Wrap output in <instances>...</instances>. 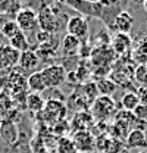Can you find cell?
<instances>
[{
  "label": "cell",
  "instance_id": "obj_29",
  "mask_svg": "<svg viewBox=\"0 0 147 153\" xmlns=\"http://www.w3.org/2000/svg\"><path fill=\"white\" fill-rule=\"evenodd\" d=\"M0 3H1V0H0Z\"/></svg>",
  "mask_w": 147,
  "mask_h": 153
},
{
  "label": "cell",
  "instance_id": "obj_30",
  "mask_svg": "<svg viewBox=\"0 0 147 153\" xmlns=\"http://www.w3.org/2000/svg\"><path fill=\"white\" fill-rule=\"evenodd\" d=\"M0 124H1V121H0Z\"/></svg>",
  "mask_w": 147,
  "mask_h": 153
},
{
  "label": "cell",
  "instance_id": "obj_8",
  "mask_svg": "<svg viewBox=\"0 0 147 153\" xmlns=\"http://www.w3.org/2000/svg\"><path fill=\"white\" fill-rule=\"evenodd\" d=\"M44 115L47 116V119H55V121H60L66 116V106L63 105V102L60 100H47L46 102V106L43 109Z\"/></svg>",
  "mask_w": 147,
  "mask_h": 153
},
{
  "label": "cell",
  "instance_id": "obj_20",
  "mask_svg": "<svg viewBox=\"0 0 147 153\" xmlns=\"http://www.w3.org/2000/svg\"><path fill=\"white\" fill-rule=\"evenodd\" d=\"M57 153H78L72 137H60L57 141Z\"/></svg>",
  "mask_w": 147,
  "mask_h": 153
},
{
  "label": "cell",
  "instance_id": "obj_24",
  "mask_svg": "<svg viewBox=\"0 0 147 153\" xmlns=\"http://www.w3.org/2000/svg\"><path fill=\"white\" fill-rule=\"evenodd\" d=\"M50 40H52V34H49V33H46V31H40V33H37V41H38V43L47 44Z\"/></svg>",
  "mask_w": 147,
  "mask_h": 153
},
{
  "label": "cell",
  "instance_id": "obj_2",
  "mask_svg": "<svg viewBox=\"0 0 147 153\" xmlns=\"http://www.w3.org/2000/svg\"><path fill=\"white\" fill-rule=\"evenodd\" d=\"M43 78L46 81V85L47 88H57L60 87L65 81H66V76L68 72L66 69L62 66V65H50V66H46L43 71Z\"/></svg>",
  "mask_w": 147,
  "mask_h": 153
},
{
  "label": "cell",
  "instance_id": "obj_27",
  "mask_svg": "<svg viewBox=\"0 0 147 153\" xmlns=\"http://www.w3.org/2000/svg\"><path fill=\"white\" fill-rule=\"evenodd\" d=\"M56 3H62V4H63V3H68V1H69V0H55Z\"/></svg>",
  "mask_w": 147,
  "mask_h": 153
},
{
  "label": "cell",
  "instance_id": "obj_26",
  "mask_svg": "<svg viewBox=\"0 0 147 153\" xmlns=\"http://www.w3.org/2000/svg\"><path fill=\"white\" fill-rule=\"evenodd\" d=\"M85 3H88V4H97V3H100V0H84Z\"/></svg>",
  "mask_w": 147,
  "mask_h": 153
},
{
  "label": "cell",
  "instance_id": "obj_28",
  "mask_svg": "<svg viewBox=\"0 0 147 153\" xmlns=\"http://www.w3.org/2000/svg\"><path fill=\"white\" fill-rule=\"evenodd\" d=\"M138 153H147V149H146V150H140Z\"/></svg>",
  "mask_w": 147,
  "mask_h": 153
},
{
  "label": "cell",
  "instance_id": "obj_21",
  "mask_svg": "<svg viewBox=\"0 0 147 153\" xmlns=\"http://www.w3.org/2000/svg\"><path fill=\"white\" fill-rule=\"evenodd\" d=\"M19 31V27H18V24L15 22V21H6L4 24H3V27H1V36L3 37H6L7 40H10L12 37H15L16 34H18Z\"/></svg>",
  "mask_w": 147,
  "mask_h": 153
},
{
  "label": "cell",
  "instance_id": "obj_1",
  "mask_svg": "<svg viewBox=\"0 0 147 153\" xmlns=\"http://www.w3.org/2000/svg\"><path fill=\"white\" fill-rule=\"evenodd\" d=\"M115 114V100L110 96H99L91 103V116L99 122L110 119Z\"/></svg>",
  "mask_w": 147,
  "mask_h": 153
},
{
  "label": "cell",
  "instance_id": "obj_23",
  "mask_svg": "<svg viewBox=\"0 0 147 153\" xmlns=\"http://www.w3.org/2000/svg\"><path fill=\"white\" fill-rule=\"evenodd\" d=\"M132 115H134L138 121H141V122H147V103L141 102V103L134 109Z\"/></svg>",
  "mask_w": 147,
  "mask_h": 153
},
{
  "label": "cell",
  "instance_id": "obj_25",
  "mask_svg": "<svg viewBox=\"0 0 147 153\" xmlns=\"http://www.w3.org/2000/svg\"><path fill=\"white\" fill-rule=\"evenodd\" d=\"M100 3L103 4V6H112V4H116L118 3V0H100Z\"/></svg>",
  "mask_w": 147,
  "mask_h": 153
},
{
  "label": "cell",
  "instance_id": "obj_14",
  "mask_svg": "<svg viewBox=\"0 0 147 153\" xmlns=\"http://www.w3.org/2000/svg\"><path fill=\"white\" fill-rule=\"evenodd\" d=\"M18 65L22 69H25V71H34V69H37V66L40 65V56L37 55L36 52L28 49V50L21 53Z\"/></svg>",
  "mask_w": 147,
  "mask_h": 153
},
{
  "label": "cell",
  "instance_id": "obj_22",
  "mask_svg": "<svg viewBox=\"0 0 147 153\" xmlns=\"http://www.w3.org/2000/svg\"><path fill=\"white\" fill-rule=\"evenodd\" d=\"M134 78L138 84L146 85L147 84V63H141L134 69Z\"/></svg>",
  "mask_w": 147,
  "mask_h": 153
},
{
  "label": "cell",
  "instance_id": "obj_6",
  "mask_svg": "<svg viewBox=\"0 0 147 153\" xmlns=\"http://www.w3.org/2000/svg\"><path fill=\"white\" fill-rule=\"evenodd\" d=\"M19 53L9 44H0V69H12L19 63Z\"/></svg>",
  "mask_w": 147,
  "mask_h": 153
},
{
  "label": "cell",
  "instance_id": "obj_3",
  "mask_svg": "<svg viewBox=\"0 0 147 153\" xmlns=\"http://www.w3.org/2000/svg\"><path fill=\"white\" fill-rule=\"evenodd\" d=\"M66 31H68V34L76 37L78 40H81V41H84L90 36V24H88V21L84 18V16L75 15V16H71V18L68 19V22H66Z\"/></svg>",
  "mask_w": 147,
  "mask_h": 153
},
{
  "label": "cell",
  "instance_id": "obj_11",
  "mask_svg": "<svg viewBox=\"0 0 147 153\" xmlns=\"http://www.w3.org/2000/svg\"><path fill=\"white\" fill-rule=\"evenodd\" d=\"M134 22H135V19L128 10H122L115 16V28L118 30V33L129 34V31L134 27Z\"/></svg>",
  "mask_w": 147,
  "mask_h": 153
},
{
  "label": "cell",
  "instance_id": "obj_12",
  "mask_svg": "<svg viewBox=\"0 0 147 153\" xmlns=\"http://www.w3.org/2000/svg\"><path fill=\"white\" fill-rule=\"evenodd\" d=\"M125 144H127V149H141V147H147L146 131H143V130H131V131L127 134Z\"/></svg>",
  "mask_w": 147,
  "mask_h": 153
},
{
  "label": "cell",
  "instance_id": "obj_16",
  "mask_svg": "<svg viewBox=\"0 0 147 153\" xmlns=\"http://www.w3.org/2000/svg\"><path fill=\"white\" fill-rule=\"evenodd\" d=\"M25 103H27V108L31 112H34V114L43 112V109L46 106L44 97L41 94H38V93H30V94L27 96V99H25Z\"/></svg>",
  "mask_w": 147,
  "mask_h": 153
},
{
  "label": "cell",
  "instance_id": "obj_9",
  "mask_svg": "<svg viewBox=\"0 0 147 153\" xmlns=\"http://www.w3.org/2000/svg\"><path fill=\"white\" fill-rule=\"evenodd\" d=\"M18 127L10 119H3L0 124V137L6 144H15L18 140Z\"/></svg>",
  "mask_w": 147,
  "mask_h": 153
},
{
  "label": "cell",
  "instance_id": "obj_5",
  "mask_svg": "<svg viewBox=\"0 0 147 153\" xmlns=\"http://www.w3.org/2000/svg\"><path fill=\"white\" fill-rule=\"evenodd\" d=\"M15 22L18 24L19 30L22 33L33 31L38 25V22H37V12L33 10V9H30V7L19 9L16 12V16H15Z\"/></svg>",
  "mask_w": 147,
  "mask_h": 153
},
{
  "label": "cell",
  "instance_id": "obj_13",
  "mask_svg": "<svg viewBox=\"0 0 147 153\" xmlns=\"http://www.w3.org/2000/svg\"><path fill=\"white\" fill-rule=\"evenodd\" d=\"M27 87L30 88V93H38V94H43L47 90L41 71H36L27 78Z\"/></svg>",
  "mask_w": 147,
  "mask_h": 153
},
{
  "label": "cell",
  "instance_id": "obj_19",
  "mask_svg": "<svg viewBox=\"0 0 147 153\" xmlns=\"http://www.w3.org/2000/svg\"><path fill=\"white\" fill-rule=\"evenodd\" d=\"M9 46H12L15 50H18L19 53H22V52L28 50L30 43H28V38H27V36H25V33L19 31L15 37H12L10 40H9Z\"/></svg>",
  "mask_w": 147,
  "mask_h": 153
},
{
  "label": "cell",
  "instance_id": "obj_18",
  "mask_svg": "<svg viewBox=\"0 0 147 153\" xmlns=\"http://www.w3.org/2000/svg\"><path fill=\"white\" fill-rule=\"evenodd\" d=\"M96 87H97V91H99V94L100 96H110L116 91V88H118V85H116V82L115 81H112L109 78H102V79H99L97 82H96Z\"/></svg>",
  "mask_w": 147,
  "mask_h": 153
},
{
  "label": "cell",
  "instance_id": "obj_10",
  "mask_svg": "<svg viewBox=\"0 0 147 153\" xmlns=\"http://www.w3.org/2000/svg\"><path fill=\"white\" fill-rule=\"evenodd\" d=\"M131 44H132V40L129 37V34L116 33L110 40V47H112L113 53H116V55H125L129 50Z\"/></svg>",
  "mask_w": 147,
  "mask_h": 153
},
{
  "label": "cell",
  "instance_id": "obj_7",
  "mask_svg": "<svg viewBox=\"0 0 147 153\" xmlns=\"http://www.w3.org/2000/svg\"><path fill=\"white\" fill-rule=\"evenodd\" d=\"M72 140L78 153H90L96 149V138L90 131H76Z\"/></svg>",
  "mask_w": 147,
  "mask_h": 153
},
{
  "label": "cell",
  "instance_id": "obj_15",
  "mask_svg": "<svg viewBox=\"0 0 147 153\" xmlns=\"http://www.w3.org/2000/svg\"><path fill=\"white\" fill-rule=\"evenodd\" d=\"M81 44H82L81 40H78L71 34H66L62 40V50L66 56H76L81 49Z\"/></svg>",
  "mask_w": 147,
  "mask_h": 153
},
{
  "label": "cell",
  "instance_id": "obj_4",
  "mask_svg": "<svg viewBox=\"0 0 147 153\" xmlns=\"http://www.w3.org/2000/svg\"><path fill=\"white\" fill-rule=\"evenodd\" d=\"M37 22H38L41 31H46L49 34L59 30V19L56 18L55 9L52 6H49L37 13Z\"/></svg>",
  "mask_w": 147,
  "mask_h": 153
},
{
  "label": "cell",
  "instance_id": "obj_17",
  "mask_svg": "<svg viewBox=\"0 0 147 153\" xmlns=\"http://www.w3.org/2000/svg\"><path fill=\"white\" fill-rule=\"evenodd\" d=\"M141 103V99L137 93H132V91H127L124 93L122 99H121V108L122 111H127V112H134V109Z\"/></svg>",
  "mask_w": 147,
  "mask_h": 153
}]
</instances>
